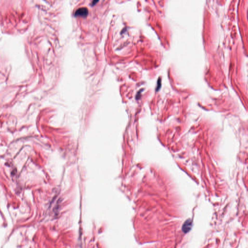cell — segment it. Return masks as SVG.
<instances>
[{
	"mask_svg": "<svg viewBox=\"0 0 248 248\" xmlns=\"http://www.w3.org/2000/svg\"><path fill=\"white\" fill-rule=\"evenodd\" d=\"M88 13V9L85 7L79 8L75 12V16H81V17H86Z\"/></svg>",
	"mask_w": 248,
	"mask_h": 248,
	"instance_id": "cell-1",
	"label": "cell"
},
{
	"mask_svg": "<svg viewBox=\"0 0 248 248\" xmlns=\"http://www.w3.org/2000/svg\"><path fill=\"white\" fill-rule=\"evenodd\" d=\"M192 226V221L191 220H187L185 221L184 224L183 225L182 230L185 233H187L191 229Z\"/></svg>",
	"mask_w": 248,
	"mask_h": 248,
	"instance_id": "cell-2",
	"label": "cell"
}]
</instances>
